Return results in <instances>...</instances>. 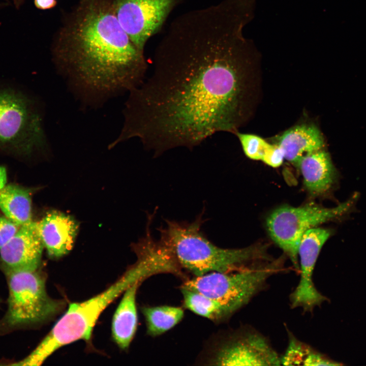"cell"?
<instances>
[{
	"mask_svg": "<svg viewBox=\"0 0 366 366\" xmlns=\"http://www.w3.org/2000/svg\"><path fill=\"white\" fill-rule=\"evenodd\" d=\"M253 18L237 0L176 18L156 49L151 75L130 92L117 140L137 138L158 156L237 132L260 85L261 54L243 33Z\"/></svg>",
	"mask_w": 366,
	"mask_h": 366,
	"instance_id": "1",
	"label": "cell"
},
{
	"mask_svg": "<svg viewBox=\"0 0 366 366\" xmlns=\"http://www.w3.org/2000/svg\"><path fill=\"white\" fill-rule=\"evenodd\" d=\"M57 66L88 99L131 91L143 82L147 65L120 26L112 0H79L53 46Z\"/></svg>",
	"mask_w": 366,
	"mask_h": 366,
	"instance_id": "2",
	"label": "cell"
},
{
	"mask_svg": "<svg viewBox=\"0 0 366 366\" xmlns=\"http://www.w3.org/2000/svg\"><path fill=\"white\" fill-rule=\"evenodd\" d=\"M200 219L190 224L167 221L160 241L180 268L199 277L211 272H229L257 266L269 260L265 247L252 246L224 249L211 242L200 231Z\"/></svg>",
	"mask_w": 366,
	"mask_h": 366,
	"instance_id": "3",
	"label": "cell"
},
{
	"mask_svg": "<svg viewBox=\"0 0 366 366\" xmlns=\"http://www.w3.org/2000/svg\"><path fill=\"white\" fill-rule=\"evenodd\" d=\"M157 273L150 259L139 257L137 262L117 281L100 294L80 302L70 304L65 313L36 348L17 365H40L59 348L77 340L88 341L99 316L129 286Z\"/></svg>",
	"mask_w": 366,
	"mask_h": 366,
	"instance_id": "4",
	"label": "cell"
},
{
	"mask_svg": "<svg viewBox=\"0 0 366 366\" xmlns=\"http://www.w3.org/2000/svg\"><path fill=\"white\" fill-rule=\"evenodd\" d=\"M47 147L37 101L20 88L0 83V151L29 158Z\"/></svg>",
	"mask_w": 366,
	"mask_h": 366,
	"instance_id": "5",
	"label": "cell"
},
{
	"mask_svg": "<svg viewBox=\"0 0 366 366\" xmlns=\"http://www.w3.org/2000/svg\"><path fill=\"white\" fill-rule=\"evenodd\" d=\"M8 308L0 319V334L42 323L58 313L63 304L47 294L45 277L38 270L5 271Z\"/></svg>",
	"mask_w": 366,
	"mask_h": 366,
	"instance_id": "6",
	"label": "cell"
},
{
	"mask_svg": "<svg viewBox=\"0 0 366 366\" xmlns=\"http://www.w3.org/2000/svg\"><path fill=\"white\" fill-rule=\"evenodd\" d=\"M281 269L278 261L229 272H211L184 282L181 287L200 293L225 306L233 314L265 287Z\"/></svg>",
	"mask_w": 366,
	"mask_h": 366,
	"instance_id": "7",
	"label": "cell"
},
{
	"mask_svg": "<svg viewBox=\"0 0 366 366\" xmlns=\"http://www.w3.org/2000/svg\"><path fill=\"white\" fill-rule=\"evenodd\" d=\"M356 198L333 208L308 205L300 207L284 206L275 209L266 220L268 233L274 242L299 268L298 250L302 235L308 230L341 216L349 210Z\"/></svg>",
	"mask_w": 366,
	"mask_h": 366,
	"instance_id": "8",
	"label": "cell"
},
{
	"mask_svg": "<svg viewBox=\"0 0 366 366\" xmlns=\"http://www.w3.org/2000/svg\"><path fill=\"white\" fill-rule=\"evenodd\" d=\"M185 0H112L123 29L141 51L163 28L173 9Z\"/></svg>",
	"mask_w": 366,
	"mask_h": 366,
	"instance_id": "9",
	"label": "cell"
},
{
	"mask_svg": "<svg viewBox=\"0 0 366 366\" xmlns=\"http://www.w3.org/2000/svg\"><path fill=\"white\" fill-rule=\"evenodd\" d=\"M206 362L216 365H281V357L262 334L242 328L217 344Z\"/></svg>",
	"mask_w": 366,
	"mask_h": 366,
	"instance_id": "10",
	"label": "cell"
},
{
	"mask_svg": "<svg viewBox=\"0 0 366 366\" xmlns=\"http://www.w3.org/2000/svg\"><path fill=\"white\" fill-rule=\"evenodd\" d=\"M330 234L328 229L313 228L302 236L298 250L300 276L298 285L290 295L292 308H301L304 312L314 309L326 300L313 282V271L320 252Z\"/></svg>",
	"mask_w": 366,
	"mask_h": 366,
	"instance_id": "11",
	"label": "cell"
},
{
	"mask_svg": "<svg viewBox=\"0 0 366 366\" xmlns=\"http://www.w3.org/2000/svg\"><path fill=\"white\" fill-rule=\"evenodd\" d=\"M43 248L35 222L20 226L0 249V267L4 272L37 270L41 264Z\"/></svg>",
	"mask_w": 366,
	"mask_h": 366,
	"instance_id": "12",
	"label": "cell"
},
{
	"mask_svg": "<svg viewBox=\"0 0 366 366\" xmlns=\"http://www.w3.org/2000/svg\"><path fill=\"white\" fill-rule=\"evenodd\" d=\"M35 226L49 257L59 258L72 249L78 229L72 217L51 211L35 222Z\"/></svg>",
	"mask_w": 366,
	"mask_h": 366,
	"instance_id": "13",
	"label": "cell"
},
{
	"mask_svg": "<svg viewBox=\"0 0 366 366\" xmlns=\"http://www.w3.org/2000/svg\"><path fill=\"white\" fill-rule=\"evenodd\" d=\"M276 139L274 143L283 151L284 159L295 166L302 157L322 149L324 145L323 136L314 124L295 126Z\"/></svg>",
	"mask_w": 366,
	"mask_h": 366,
	"instance_id": "14",
	"label": "cell"
},
{
	"mask_svg": "<svg viewBox=\"0 0 366 366\" xmlns=\"http://www.w3.org/2000/svg\"><path fill=\"white\" fill-rule=\"evenodd\" d=\"M296 166L301 173L306 189L313 196L325 193L336 180V171L330 156L322 149L303 156Z\"/></svg>",
	"mask_w": 366,
	"mask_h": 366,
	"instance_id": "15",
	"label": "cell"
},
{
	"mask_svg": "<svg viewBox=\"0 0 366 366\" xmlns=\"http://www.w3.org/2000/svg\"><path fill=\"white\" fill-rule=\"evenodd\" d=\"M143 281H138L124 292L113 317L112 332L113 339L123 349L130 345L137 326L136 297L138 288Z\"/></svg>",
	"mask_w": 366,
	"mask_h": 366,
	"instance_id": "16",
	"label": "cell"
},
{
	"mask_svg": "<svg viewBox=\"0 0 366 366\" xmlns=\"http://www.w3.org/2000/svg\"><path fill=\"white\" fill-rule=\"evenodd\" d=\"M0 209L20 227L30 223L33 221L30 191L18 185H7L0 192Z\"/></svg>",
	"mask_w": 366,
	"mask_h": 366,
	"instance_id": "17",
	"label": "cell"
},
{
	"mask_svg": "<svg viewBox=\"0 0 366 366\" xmlns=\"http://www.w3.org/2000/svg\"><path fill=\"white\" fill-rule=\"evenodd\" d=\"M288 342L284 354L281 357V365H336L333 361L314 350L311 346L297 339L288 331Z\"/></svg>",
	"mask_w": 366,
	"mask_h": 366,
	"instance_id": "18",
	"label": "cell"
},
{
	"mask_svg": "<svg viewBox=\"0 0 366 366\" xmlns=\"http://www.w3.org/2000/svg\"><path fill=\"white\" fill-rule=\"evenodd\" d=\"M184 307L194 313L214 322H221L233 314L219 301L200 293L180 287Z\"/></svg>",
	"mask_w": 366,
	"mask_h": 366,
	"instance_id": "19",
	"label": "cell"
},
{
	"mask_svg": "<svg viewBox=\"0 0 366 366\" xmlns=\"http://www.w3.org/2000/svg\"><path fill=\"white\" fill-rule=\"evenodd\" d=\"M142 312L145 319L147 333L151 337L160 336L170 330L181 321L184 316L181 308L167 305L145 307Z\"/></svg>",
	"mask_w": 366,
	"mask_h": 366,
	"instance_id": "20",
	"label": "cell"
},
{
	"mask_svg": "<svg viewBox=\"0 0 366 366\" xmlns=\"http://www.w3.org/2000/svg\"><path fill=\"white\" fill-rule=\"evenodd\" d=\"M245 154L249 158L262 161L268 155L274 146L263 138L256 135L236 132Z\"/></svg>",
	"mask_w": 366,
	"mask_h": 366,
	"instance_id": "21",
	"label": "cell"
},
{
	"mask_svg": "<svg viewBox=\"0 0 366 366\" xmlns=\"http://www.w3.org/2000/svg\"><path fill=\"white\" fill-rule=\"evenodd\" d=\"M19 227L4 215L0 216V249L14 236Z\"/></svg>",
	"mask_w": 366,
	"mask_h": 366,
	"instance_id": "22",
	"label": "cell"
},
{
	"mask_svg": "<svg viewBox=\"0 0 366 366\" xmlns=\"http://www.w3.org/2000/svg\"><path fill=\"white\" fill-rule=\"evenodd\" d=\"M56 0H34L35 6L41 10L52 8L56 5Z\"/></svg>",
	"mask_w": 366,
	"mask_h": 366,
	"instance_id": "23",
	"label": "cell"
},
{
	"mask_svg": "<svg viewBox=\"0 0 366 366\" xmlns=\"http://www.w3.org/2000/svg\"><path fill=\"white\" fill-rule=\"evenodd\" d=\"M7 181V173L5 167L0 166V192L6 187Z\"/></svg>",
	"mask_w": 366,
	"mask_h": 366,
	"instance_id": "24",
	"label": "cell"
},
{
	"mask_svg": "<svg viewBox=\"0 0 366 366\" xmlns=\"http://www.w3.org/2000/svg\"><path fill=\"white\" fill-rule=\"evenodd\" d=\"M24 0H14L15 6L18 8L23 3Z\"/></svg>",
	"mask_w": 366,
	"mask_h": 366,
	"instance_id": "25",
	"label": "cell"
},
{
	"mask_svg": "<svg viewBox=\"0 0 366 366\" xmlns=\"http://www.w3.org/2000/svg\"><path fill=\"white\" fill-rule=\"evenodd\" d=\"M0 6H1V5H0Z\"/></svg>",
	"mask_w": 366,
	"mask_h": 366,
	"instance_id": "26",
	"label": "cell"
}]
</instances>
